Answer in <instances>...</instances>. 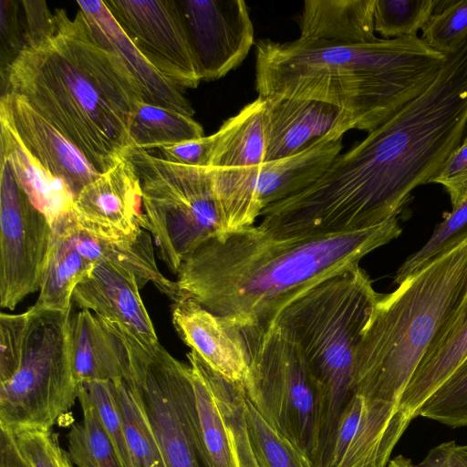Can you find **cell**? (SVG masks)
<instances>
[{"mask_svg": "<svg viewBox=\"0 0 467 467\" xmlns=\"http://www.w3.org/2000/svg\"><path fill=\"white\" fill-rule=\"evenodd\" d=\"M401 231L398 217L357 231L296 237L253 225L202 244L181 266L176 284L182 299L231 325L268 324L292 301L358 265Z\"/></svg>", "mask_w": 467, "mask_h": 467, "instance_id": "1", "label": "cell"}, {"mask_svg": "<svg viewBox=\"0 0 467 467\" xmlns=\"http://www.w3.org/2000/svg\"><path fill=\"white\" fill-rule=\"evenodd\" d=\"M54 17L51 35L26 47L1 79V95L21 96L102 173L131 149L130 120L142 96L81 10L71 19L57 8Z\"/></svg>", "mask_w": 467, "mask_h": 467, "instance_id": "2", "label": "cell"}, {"mask_svg": "<svg viewBox=\"0 0 467 467\" xmlns=\"http://www.w3.org/2000/svg\"><path fill=\"white\" fill-rule=\"evenodd\" d=\"M444 60L418 36L368 43L265 38L255 44V88L261 97L331 104L369 133L422 93Z\"/></svg>", "mask_w": 467, "mask_h": 467, "instance_id": "3", "label": "cell"}, {"mask_svg": "<svg viewBox=\"0 0 467 467\" xmlns=\"http://www.w3.org/2000/svg\"><path fill=\"white\" fill-rule=\"evenodd\" d=\"M379 295L358 345L354 395L368 433L393 450L403 392L430 346L467 295V239Z\"/></svg>", "mask_w": 467, "mask_h": 467, "instance_id": "4", "label": "cell"}, {"mask_svg": "<svg viewBox=\"0 0 467 467\" xmlns=\"http://www.w3.org/2000/svg\"><path fill=\"white\" fill-rule=\"evenodd\" d=\"M379 296L358 265L317 284L275 320L297 342L316 384L314 467H329L340 415L354 396L357 350Z\"/></svg>", "mask_w": 467, "mask_h": 467, "instance_id": "5", "label": "cell"}, {"mask_svg": "<svg viewBox=\"0 0 467 467\" xmlns=\"http://www.w3.org/2000/svg\"><path fill=\"white\" fill-rule=\"evenodd\" d=\"M70 311L33 305L0 315V426L10 432L51 430L74 405Z\"/></svg>", "mask_w": 467, "mask_h": 467, "instance_id": "6", "label": "cell"}, {"mask_svg": "<svg viewBox=\"0 0 467 467\" xmlns=\"http://www.w3.org/2000/svg\"><path fill=\"white\" fill-rule=\"evenodd\" d=\"M125 156L140 177L144 230L153 236L158 256L177 275L196 249L224 233L212 168L171 162L134 148Z\"/></svg>", "mask_w": 467, "mask_h": 467, "instance_id": "7", "label": "cell"}, {"mask_svg": "<svg viewBox=\"0 0 467 467\" xmlns=\"http://www.w3.org/2000/svg\"><path fill=\"white\" fill-rule=\"evenodd\" d=\"M235 327L248 356V373L241 382L247 398L313 462L317 389L297 342L275 321Z\"/></svg>", "mask_w": 467, "mask_h": 467, "instance_id": "8", "label": "cell"}, {"mask_svg": "<svg viewBox=\"0 0 467 467\" xmlns=\"http://www.w3.org/2000/svg\"><path fill=\"white\" fill-rule=\"evenodd\" d=\"M103 322L128 356L126 379L150 421L166 467H202L192 421V368L160 343L145 345L119 327Z\"/></svg>", "mask_w": 467, "mask_h": 467, "instance_id": "9", "label": "cell"}, {"mask_svg": "<svg viewBox=\"0 0 467 467\" xmlns=\"http://www.w3.org/2000/svg\"><path fill=\"white\" fill-rule=\"evenodd\" d=\"M341 136L327 137L291 157L243 168H212L224 233L254 225L268 205L311 184L340 154Z\"/></svg>", "mask_w": 467, "mask_h": 467, "instance_id": "10", "label": "cell"}, {"mask_svg": "<svg viewBox=\"0 0 467 467\" xmlns=\"http://www.w3.org/2000/svg\"><path fill=\"white\" fill-rule=\"evenodd\" d=\"M53 229L16 182L6 159L0 175V305L13 310L40 289Z\"/></svg>", "mask_w": 467, "mask_h": 467, "instance_id": "11", "label": "cell"}, {"mask_svg": "<svg viewBox=\"0 0 467 467\" xmlns=\"http://www.w3.org/2000/svg\"><path fill=\"white\" fill-rule=\"evenodd\" d=\"M106 6L139 51L181 88L202 81L175 0H108Z\"/></svg>", "mask_w": 467, "mask_h": 467, "instance_id": "12", "label": "cell"}, {"mask_svg": "<svg viewBox=\"0 0 467 467\" xmlns=\"http://www.w3.org/2000/svg\"><path fill=\"white\" fill-rule=\"evenodd\" d=\"M187 36L202 80L237 67L254 45V26L243 0H180Z\"/></svg>", "mask_w": 467, "mask_h": 467, "instance_id": "13", "label": "cell"}, {"mask_svg": "<svg viewBox=\"0 0 467 467\" xmlns=\"http://www.w3.org/2000/svg\"><path fill=\"white\" fill-rule=\"evenodd\" d=\"M77 224L99 238L135 241L144 230L142 191L132 161L124 156L75 198Z\"/></svg>", "mask_w": 467, "mask_h": 467, "instance_id": "14", "label": "cell"}, {"mask_svg": "<svg viewBox=\"0 0 467 467\" xmlns=\"http://www.w3.org/2000/svg\"><path fill=\"white\" fill-rule=\"evenodd\" d=\"M0 121L38 163L65 182L75 198L100 176L82 152L21 96L9 90L1 95Z\"/></svg>", "mask_w": 467, "mask_h": 467, "instance_id": "15", "label": "cell"}, {"mask_svg": "<svg viewBox=\"0 0 467 467\" xmlns=\"http://www.w3.org/2000/svg\"><path fill=\"white\" fill-rule=\"evenodd\" d=\"M267 114L265 161L296 155L330 136H341L356 123L345 110L328 103L263 97Z\"/></svg>", "mask_w": 467, "mask_h": 467, "instance_id": "16", "label": "cell"}, {"mask_svg": "<svg viewBox=\"0 0 467 467\" xmlns=\"http://www.w3.org/2000/svg\"><path fill=\"white\" fill-rule=\"evenodd\" d=\"M72 300L81 310H93L142 344L159 343L135 277L110 264L96 263L76 286Z\"/></svg>", "mask_w": 467, "mask_h": 467, "instance_id": "17", "label": "cell"}, {"mask_svg": "<svg viewBox=\"0 0 467 467\" xmlns=\"http://www.w3.org/2000/svg\"><path fill=\"white\" fill-rule=\"evenodd\" d=\"M171 317L181 339L213 370L233 382L248 373V356L235 326L191 298L173 303Z\"/></svg>", "mask_w": 467, "mask_h": 467, "instance_id": "18", "label": "cell"}, {"mask_svg": "<svg viewBox=\"0 0 467 467\" xmlns=\"http://www.w3.org/2000/svg\"><path fill=\"white\" fill-rule=\"evenodd\" d=\"M98 42L116 55L138 86L144 102L192 117L194 110L181 88L163 76L127 36L104 1H77Z\"/></svg>", "mask_w": 467, "mask_h": 467, "instance_id": "19", "label": "cell"}, {"mask_svg": "<svg viewBox=\"0 0 467 467\" xmlns=\"http://www.w3.org/2000/svg\"><path fill=\"white\" fill-rule=\"evenodd\" d=\"M467 358V295L450 323L439 333L403 392L394 420L400 441L427 400Z\"/></svg>", "mask_w": 467, "mask_h": 467, "instance_id": "20", "label": "cell"}, {"mask_svg": "<svg viewBox=\"0 0 467 467\" xmlns=\"http://www.w3.org/2000/svg\"><path fill=\"white\" fill-rule=\"evenodd\" d=\"M51 226L61 228L78 252L94 264L105 262L135 277L140 289L151 283L174 303L182 299L176 281H171L159 270L154 247L148 231L143 230L135 241H112L99 238L80 228L72 210Z\"/></svg>", "mask_w": 467, "mask_h": 467, "instance_id": "21", "label": "cell"}, {"mask_svg": "<svg viewBox=\"0 0 467 467\" xmlns=\"http://www.w3.org/2000/svg\"><path fill=\"white\" fill-rule=\"evenodd\" d=\"M69 350L78 386L129 378L128 356L121 340L89 310H81L70 317Z\"/></svg>", "mask_w": 467, "mask_h": 467, "instance_id": "22", "label": "cell"}, {"mask_svg": "<svg viewBox=\"0 0 467 467\" xmlns=\"http://www.w3.org/2000/svg\"><path fill=\"white\" fill-rule=\"evenodd\" d=\"M375 0H307L299 16L300 38L337 43L375 41Z\"/></svg>", "mask_w": 467, "mask_h": 467, "instance_id": "23", "label": "cell"}, {"mask_svg": "<svg viewBox=\"0 0 467 467\" xmlns=\"http://www.w3.org/2000/svg\"><path fill=\"white\" fill-rule=\"evenodd\" d=\"M1 158L6 159L17 184L50 224L70 212L75 197L63 181L47 171L2 121Z\"/></svg>", "mask_w": 467, "mask_h": 467, "instance_id": "24", "label": "cell"}, {"mask_svg": "<svg viewBox=\"0 0 467 467\" xmlns=\"http://www.w3.org/2000/svg\"><path fill=\"white\" fill-rule=\"evenodd\" d=\"M217 142L211 168H243L265 161L267 114L265 98L245 105L215 132Z\"/></svg>", "mask_w": 467, "mask_h": 467, "instance_id": "25", "label": "cell"}, {"mask_svg": "<svg viewBox=\"0 0 467 467\" xmlns=\"http://www.w3.org/2000/svg\"><path fill=\"white\" fill-rule=\"evenodd\" d=\"M192 421L201 462L204 467H239L229 429L214 395L192 365Z\"/></svg>", "mask_w": 467, "mask_h": 467, "instance_id": "26", "label": "cell"}, {"mask_svg": "<svg viewBox=\"0 0 467 467\" xmlns=\"http://www.w3.org/2000/svg\"><path fill=\"white\" fill-rule=\"evenodd\" d=\"M48 260L36 306L67 312L71 310L76 286L90 273L95 264L81 254L70 237L52 226Z\"/></svg>", "mask_w": 467, "mask_h": 467, "instance_id": "27", "label": "cell"}, {"mask_svg": "<svg viewBox=\"0 0 467 467\" xmlns=\"http://www.w3.org/2000/svg\"><path fill=\"white\" fill-rule=\"evenodd\" d=\"M192 117L142 100L134 107L129 137L131 148L148 150L171 147L203 137Z\"/></svg>", "mask_w": 467, "mask_h": 467, "instance_id": "28", "label": "cell"}, {"mask_svg": "<svg viewBox=\"0 0 467 467\" xmlns=\"http://www.w3.org/2000/svg\"><path fill=\"white\" fill-rule=\"evenodd\" d=\"M78 400L82 420L73 424L67 435L71 462L77 467H122L82 385Z\"/></svg>", "mask_w": 467, "mask_h": 467, "instance_id": "29", "label": "cell"}, {"mask_svg": "<svg viewBox=\"0 0 467 467\" xmlns=\"http://www.w3.org/2000/svg\"><path fill=\"white\" fill-rule=\"evenodd\" d=\"M243 401L251 445L263 467H314L307 455L264 419L244 388Z\"/></svg>", "mask_w": 467, "mask_h": 467, "instance_id": "30", "label": "cell"}, {"mask_svg": "<svg viewBox=\"0 0 467 467\" xmlns=\"http://www.w3.org/2000/svg\"><path fill=\"white\" fill-rule=\"evenodd\" d=\"M114 382L129 448L137 467H166L141 403L125 379Z\"/></svg>", "mask_w": 467, "mask_h": 467, "instance_id": "31", "label": "cell"}, {"mask_svg": "<svg viewBox=\"0 0 467 467\" xmlns=\"http://www.w3.org/2000/svg\"><path fill=\"white\" fill-rule=\"evenodd\" d=\"M202 375L210 386L229 429L239 467H263L251 445L244 413L243 386L210 368Z\"/></svg>", "mask_w": 467, "mask_h": 467, "instance_id": "32", "label": "cell"}, {"mask_svg": "<svg viewBox=\"0 0 467 467\" xmlns=\"http://www.w3.org/2000/svg\"><path fill=\"white\" fill-rule=\"evenodd\" d=\"M439 0H375L374 27L383 38L417 36Z\"/></svg>", "mask_w": 467, "mask_h": 467, "instance_id": "33", "label": "cell"}, {"mask_svg": "<svg viewBox=\"0 0 467 467\" xmlns=\"http://www.w3.org/2000/svg\"><path fill=\"white\" fill-rule=\"evenodd\" d=\"M467 239V197L445 214L428 242L410 255L397 270L394 283L400 285L406 278L425 266L441 254Z\"/></svg>", "mask_w": 467, "mask_h": 467, "instance_id": "34", "label": "cell"}, {"mask_svg": "<svg viewBox=\"0 0 467 467\" xmlns=\"http://www.w3.org/2000/svg\"><path fill=\"white\" fill-rule=\"evenodd\" d=\"M419 416L451 428L467 426V358L427 400Z\"/></svg>", "mask_w": 467, "mask_h": 467, "instance_id": "35", "label": "cell"}, {"mask_svg": "<svg viewBox=\"0 0 467 467\" xmlns=\"http://www.w3.org/2000/svg\"><path fill=\"white\" fill-rule=\"evenodd\" d=\"M81 385L86 389L122 467H137L128 445L114 382L97 380Z\"/></svg>", "mask_w": 467, "mask_h": 467, "instance_id": "36", "label": "cell"}, {"mask_svg": "<svg viewBox=\"0 0 467 467\" xmlns=\"http://www.w3.org/2000/svg\"><path fill=\"white\" fill-rule=\"evenodd\" d=\"M421 31L429 47L444 56L452 53L467 36V0L439 1Z\"/></svg>", "mask_w": 467, "mask_h": 467, "instance_id": "37", "label": "cell"}, {"mask_svg": "<svg viewBox=\"0 0 467 467\" xmlns=\"http://www.w3.org/2000/svg\"><path fill=\"white\" fill-rule=\"evenodd\" d=\"M12 433L20 452L32 467H66L68 454L51 430H22Z\"/></svg>", "mask_w": 467, "mask_h": 467, "instance_id": "38", "label": "cell"}, {"mask_svg": "<svg viewBox=\"0 0 467 467\" xmlns=\"http://www.w3.org/2000/svg\"><path fill=\"white\" fill-rule=\"evenodd\" d=\"M21 1H0V76L7 70L25 49V26Z\"/></svg>", "mask_w": 467, "mask_h": 467, "instance_id": "39", "label": "cell"}, {"mask_svg": "<svg viewBox=\"0 0 467 467\" xmlns=\"http://www.w3.org/2000/svg\"><path fill=\"white\" fill-rule=\"evenodd\" d=\"M441 184L454 207L467 197V143H461L431 180Z\"/></svg>", "mask_w": 467, "mask_h": 467, "instance_id": "40", "label": "cell"}, {"mask_svg": "<svg viewBox=\"0 0 467 467\" xmlns=\"http://www.w3.org/2000/svg\"><path fill=\"white\" fill-rule=\"evenodd\" d=\"M217 142L216 134L159 149L165 161L194 167H210Z\"/></svg>", "mask_w": 467, "mask_h": 467, "instance_id": "41", "label": "cell"}, {"mask_svg": "<svg viewBox=\"0 0 467 467\" xmlns=\"http://www.w3.org/2000/svg\"><path fill=\"white\" fill-rule=\"evenodd\" d=\"M26 47L35 45L48 37L54 30V14L45 1L22 0Z\"/></svg>", "mask_w": 467, "mask_h": 467, "instance_id": "42", "label": "cell"}, {"mask_svg": "<svg viewBox=\"0 0 467 467\" xmlns=\"http://www.w3.org/2000/svg\"><path fill=\"white\" fill-rule=\"evenodd\" d=\"M0 467H32L20 452L12 432L0 431Z\"/></svg>", "mask_w": 467, "mask_h": 467, "instance_id": "43", "label": "cell"}, {"mask_svg": "<svg viewBox=\"0 0 467 467\" xmlns=\"http://www.w3.org/2000/svg\"><path fill=\"white\" fill-rule=\"evenodd\" d=\"M411 461L405 457H400L392 462L387 467H411Z\"/></svg>", "mask_w": 467, "mask_h": 467, "instance_id": "44", "label": "cell"}, {"mask_svg": "<svg viewBox=\"0 0 467 467\" xmlns=\"http://www.w3.org/2000/svg\"><path fill=\"white\" fill-rule=\"evenodd\" d=\"M69 457V456H68ZM66 467H73L72 466V462L70 461V459L68 458V460L67 461V463H66Z\"/></svg>", "mask_w": 467, "mask_h": 467, "instance_id": "45", "label": "cell"}, {"mask_svg": "<svg viewBox=\"0 0 467 467\" xmlns=\"http://www.w3.org/2000/svg\"><path fill=\"white\" fill-rule=\"evenodd\" d=\"M462 143H467V130H466L465 137H464V139H463Z\"/></svg>", "mask_w": 467, "mask_h": 467, "instance_id": "46", "label": "cell"}]
</instances>
